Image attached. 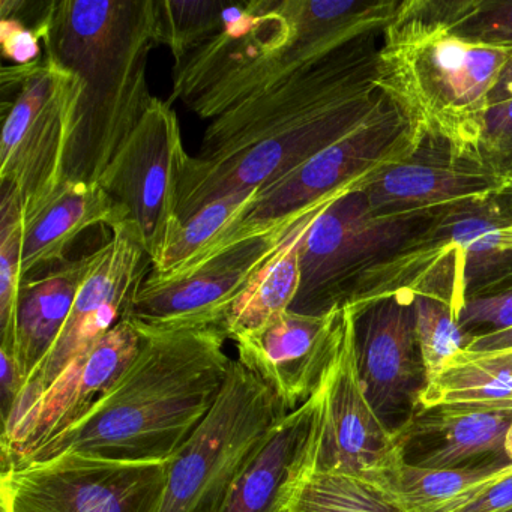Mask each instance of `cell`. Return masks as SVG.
<instances>
[{"label":"cell","mask_w":512,"mask_h":512,"mask_svg":"<svg viewBox=\"0 0 512 512\" xmlns=\"http://www.w3.org/2000/svg\"><path fill=\"white\" fill-rule=\"evenodd\" d=\"M374 35L212 119L182 178L181 224L220 197L284 178L358 125L383 97Z\"/></svg>","instance_id":"cell-1"},{"label":"cell","mask_w":512,"mask_h":512,"mask_svg":"<svg viewBox=\"0 0 512 512\" xmlns=\"http://www.w3.org/2000/svg\"><path fill=\"white\" fill-rule=\"evenodd\" d=\"M140 335L139 355L94 409L14 467L58 457L167 463L178 454L226 382L227 337L220 328Z\"/></svg>","instance_id":"cell-2"},{"label":"cell","mask_w":512,"mask_h":512,"mask_svg":"<svg viewBox=\"0 0 512 512\" xmlns=\"http://www.w3.org/2000/svg\"><path fill=\"white\" fill-rule=\"evenodd\" d=\"M398 2L250 0L229 4L214 38L173 67L169 104L212 121L344 47L383 31Z\"/></svg>","instance_id":"cell-3"},{"label":"cell","mask_w":512,"mask_h":512,"mask_svg":"<svg viewBox=\"0 0 512 512\" xmlns=\"http://www.w3.org/2000/svg\"><path fill=\"white\" fill-rule=\"evenodd\" d=\"M35 29L44 55L82 85L65 181L97 184L154 100L148 61L160 44L157 0H53Z\"/></svg>","instance_id":"cell-4"},{"label":"cell","mask_w":512,"mask_h":512,"mask_svg":"<svg viewBox=\"0 0 512 512\" xmlns=\"http://www.w3.org/2000/svg\"><path fill=\"white\" fill-rule=\"evenodd\" d=\"M511 59L512 47L460 37L449 2H403L382 31L374 85L419 143L482 161L494 91Z\"/></svg>","instance_id":"cell-5"},{"label":"cell","mask_w":512,"mask_h":512,"mask_svg":"<svg viewBox=\"0 0 512 512\" xmlns=\"http://www.w3.org/2000/svg\"><path fill=\"white\" fill-rule=\"evenodd\" d=\"M512 272V215L497 199L431 218L400 247L365 269L344 305L361 314L385 301L430 298L460 320L469 299Z\"/></svg>","instance_id":"cell-6"},{"label":"cell","mask_w":512,"mask_h":512,"mask_svg":"<svg viewBox=\"0 0 512 512\" xmlns=\"http://www.w3.org/2000/svg\"><path fill=\"white\" fill-rule=\"evenodd\" d=\"M0 184L19 193L23 217L46 203L65 182V158L82 85L73 71L44 58L2 68Z\"/></svg>","instance_id":"cell-7"},{"label":"cell","mask_w":512,"mask_h":512,"mask_svg":"<svg viewBox=\"0 0 512 512\" xmlns=\"http://www.w3.org/2000/svg\"><path fill=\"white\" fill-rule=\"evenodd\" d=\"M287 413L269 386L232 359L214 406L167 464L160 512H214L257 446Z\"/></svg>","instance_id":"cell-8"},{"label":"cell","mask_w":512,"mask_h":512,"mask_svg":"<svg viewBox=\"0 0 512 512\" xmlns=\"http://www.w3.org/2000/svg\"><path fill=\"white\" fill-rule=\"evenodd\" d=\"M368 179L347 185L310 208L269 224H242L241 236L224 250L166 283L145 281L124 319L140 334L220 328L253 275L274 256L287 236L317 209L350 191L362 190Z\"/></svg>","instance_id":"cell-9"},{"label":"cell","mask_w":512,"mask_h":512,"mask_svg":"<svg viewBox=\"0 0 512 512\" xmlns=\"http://www.w3.org/2000/svg\"><path fill=\"white\" fill-rule=\"evenodd\" d=\"M190 155L172 104L155 98L98 184L124 209L152 265L178 232L179 190Z\"/></svg>","instance_id":"cell-10"},{"label":"cell","mask_w":512,"mask_h":512,"mask_svg":"<svg viewBox=\"0 0 512 512\" xmlns=\"http://www.w3.org/2000/svg\"><path fill=\"white\" fill-rule=\"evenodd\" d=\"M362 190L335 200L305 232L299 248L301 280L290 311L319 316L343 305L365 269L427 223L374 214Z\"/></svg>","instance_id":"cell-11"},{"label":"cell","mask_w":512,"mask_h":512,"mask_svg":"<svg viewBox=\"0 0 512 512\" xmlns=\"http://www.w3.org/2000/svg\"><path fill=\"white\" fill-rule=\"evenodd\" d=\"M167 464L58 457L2 470V512H160Z\"/></svg>","instance_id":"cell-12"},{"label":"cell","mask_w":512,"mask_h":512,"mask_svg":"<svg viewBox=\"0 0 512 512\" xmlns=\"http://www.w3.org/2000/svg\"><path fill=\"white\" fill-rule=\"evenodd\" d=\"M421 145L400 112L382 97L337 142L284 178L260 188L244 224L275 223L299 214L329 194L407 160Z\"/></svg>","instance_id":"cell-13"},{"label":"cell","mask_w":512,"mask_h":512,"mask_svg":"<svg viewBox=\"0 0 512 512\" xmlns=\"http://www.w3.org/2000/svg\"><path fill=\"white\" fill-rule=\"evenodd\" d=\"M152 269V260L124 221L91 253V266L55 346L28 382L46 391L62 371L124 320Z\"/></svg>","instance_id":"cell-14"},{"label":"cell","mask_w":512,"mask_h":512,"mask_svg":"<svg viewBox=\"0 0 512 512\" xmlns=\"http://www.w3.org/2000/svg\"><path fill=\"white\" fill-rule=\"evenodd\" d=\"M359 380L376 415L397 436L421 410L428 380L412 302L385 299L355 314Z\"/></svg>","instance_id":"cell-15"},{"label":"cell","mask_w":512,"mask_h":512,"mask_svg":"<svg viewBox=\"0 0 512 512\" xmlns=\"http://www.w3.org/2000/svg\"><path fill=\"white\" fill-rule=\"evenodd\" d=\"M398 457L397 436L380 421L359 380L355 314L347 307L343 343L323 383L314 473H337L373 481Z\"/></svg>","instance_id":"cell-16"},{"label":"cell","mask_w":512,"mask_h":512,"mask_svg":"<svg viewBox=\"0 0 512 512\" xmlns=\"http://www.w3.org/2000/svg\"><path fill=\"white\" fill-rule=\"evenodd\" d=\"M346 322L344 304L319 316L286 311L235 341L238 361L292 412L322 388L340 352Z\"/></svg>","instance_id":"cell-17"},{"label":"cell","mask_w":512,"mask_h":512,"mask_svg":"<svg viewBox=\"0 0 512 512\" xmlns=\"http://www.w3.org/2000/svg\"><path fill=\"white\" fill-rule=\"evenodd\" d=\"M362 191L374 214L428 221L458 206L499 199L511 191V178L482 161L455 157L443 146L424 143Z\"/></svg>","instance_id":"cell-18"},{"label":"cell","mask_w":512,"mask_h":512,"mask_svg":"<svg viewBox=\"0 0 512 512\" xmlns=\"http://www.w3.org/2000/svg\"><path fill=\"white\" fill-rule=\"evenodd\" d=\"M142 343L140 332L124 319L97 346L71 362L16 433L2 440V470L17 466L35 449L82 421L130 367Z\"/></svg>","instance_id":"cell-19"},{"label":"cell","mask_w":512,"mask_h":512,"mask_svg":"<svg viewBox=\"0 0 512 512\" xmlns=\"http://www.w3.org/2000/svg\"><path fill=\"white\" fill-rule=\"evenodd\" d=\"M322 409L323 386L266 434L214 512H287L314 473Z\"/></svg>","instance_id":"cell-20"},{"label":"cell","mask_w":512,"mask_h":512,"mask_svg":"<svg viewBox=\"0 0 512 512\" xmlns=\"http://www.w3.org/2000/svg\"><path fill=\"white\" fill-rule=\"evenodd\" d=\"M512 410L475 407L421 409L397 434L404 463L424 469L509 464L505 443Z\"/></svg>","instance_id":"cell-21"},{"label":"cell","mask_w":512,"mask_h":512,"mask_svg":"<svg viewBox=\"0 0 512 512\" xmlns=\"http://www.w3.org/2000/svg\"><path fill=\"white\" fill-rule=\"evenodd\" d=\"M23 227V280L32 272L67 259L68 250L92 227L127 221L124 209L100 184L65 181Z\"/></svg>","instance_id":"cell-22"},{"label":"cell","mask_w":512,"mask_h":512,"mask_svg":"<svg viewBox=\"0 0 512 512\" xmlns=\"http://www.w3.org/2000/svg\"><path fill=\"white\" fill-rule=\"evenodd\" d=\"M91 254L61 260L23 280L16 325V358L26 379L43 364L73 310Z\"/></svg>","instance_id":"cell-23"},{"label":"cell","mask_w":512,"mask_h":512,"mask_svg":"<svg viewBox=\"0 0 512 512\" xmlns=\"http://www.w3.org/2000/svg\"><path fill=\"white\" fill-rule=\"evenodd\" d=\"M334 202L322 206L302 220L274 256L248 281L224 320L223 332L227 338L236 341L247 337L292 308L301 280L299 248L302 238L317 215Z\"/></svg>","instance_id":"cell-24"},{"label":"cell","mask_w":512,"mask_h":512,"mask_svg":"<svg viewBox=\"0 0 512 512\" xmlns=\"http://www.w3.org/2000/svg\"><path fill=\"white\" fill-rule=\"evenodd\" d=\"M260 188L238 191L208 203L179 226L146 281L166 283L202 265L241 236L242 224L256 205Z\"/></svg>","instance_id":"cell-25"},{"label":"cell","mask_w":512,"mask_h":512,"mask_svg":"<svg viewBox=\"0 0 512 512\" xmlns=\"http://www.w3.org/2000/svg\"><path fill=\"white\" fill-rule=\"evenodd\" d=\"M512 475V463L466 469H424L400 457L371 482L385 488L406 512H451L473 494Z\"/></svg>","instance_id":"cell-26"},{"label":"cell","mask_w":512,"mask_h":512,"mask_svg":"<svg viewBox=\"0 0 512 512\" xmlns=\"http://www.w3.org/2000/svg\"><path fill=\"white\" fill-rule=\"evenodd\" d=\"M442 406L512 410V349L452 356L421 395V409Z\"/></svg>","instance_id":"cell-27"},{"label":"cell","mask_w":512,"mask_h":512,"mask_svg":"<svg viewBox=\"0 0 512 512\" xmlns=\"http://www.w3.org/2000/svg\"><path fill=\"white\" fill-rule=\"evenodd\" d=\"M0 350L16 355L17 310L23 286V205L19 193L0 184Z\"/></svg>","instance_id":"cell-28"},{"label":"cell","mask_w":512,"mask_h":512,"mask_svg":"<svg viewBox=\"0 0 512 512\" xmlns=\"http://www.w3.org/2000/svg\"><path fill=\"white\" fill-rule=\"evenodd\" d=\"M287 512H406L376 482L337 473H313Z\"/></svg>","instance_id":"cell-29"},{"label":"cell","mask_w":512,"mask_h":512,"mask_svg":"<svg viewBox=\"0 0 512 512\" xmlns=\"http://www.w3.org/2000/svg\"><path fill=\"white\" fill-rule=\"evenodd\" d=\"M224 0L157 2L160 44L169 47L175 64L208 43L223 28Z\"/></svg>","instance_id":"cell-30"},{"label":"cell","mask_w":512,"mask_h":512,"mask_svg":"<svg viewBox=\"0 0 512 512\" xmlns=\"http://www.w3.org/2000/svg\"><path fill=\"white\" fill-rule=\"evenodd\" d=\"M413 305L419 350L427 380L431 382L452 356L469 347L475 335L460 325L451 308L436 299L416 298Z\"/></svg>","instance_id":"cell-31"},{"label":"cell","mask_w":512,"mask_h":512,"mask_svg":"<svg viewBox=\"0 0 512 512\" xmlns=\"http://www.w3.org/2000/svg\"><path fill=\"white\" fill-rule=\"evenodd\" d=\"M449 20L466 40L512 47V2H449Z\"/></svg>","instance_id":"cell-32"},{"label":"cell","mask_w":512,"mask_h":512,"mask_svg":"<svg viewBox=\"0 0 512 512\" xmlns=\"http://www.w3.org/2000/svg\"><path fill=\"white\" fill-rule=\"evenodd\" d=\"M481 160L494 172L512 178V98L496 101L491 106Z\"/></svg>","instance_id":"cell-33"},{"label":"cell","mask_w":512,"mask_h":512,"mask_svg":"<svg viewBox=\"0 0 512 512\" xmlns=\"http://www.w3.org/2000/svg\"><path fill=\"white\" fill-rule=\"evenodd\" d=\"M460 325L473 334V328L488 326L490 331H502L512 326V287L503 292L479 295L467 301L460 314ZM475 335V334H473Z\"/></svg>","instance_id":"cell-34"},{"label":"cell","mask_w":512,"mask_h":512,"mask_svg":"<svg viewBox=\"0 0 512 512\" xmlns=\"http://www.w3.org/2000/svg\"><path fill=\"white\" fill-rule=\"evenodd\" d=\"M0 44L5 61L26 67L44 58V46L37 29L14 17H0Z\"/></svg>","instance_id":"cell-35"},{"label":"cell","mask_w":512,"mask_h":512,"mask_svg":"<svg viewBox=\"0 0 512 512\" xmlns=\"http://www.w3.org/2000/svg\"><path fill=\"white\" fill-rule=\"evenodd\" d=\"M0 407H2V421L8 418L17 398L25 389L28 379L20 365L19 359L13 353L0 350Z\"/></svg>","instance_id":"cell-36"},{"label":"cell","mask_w":512,"mask_h":512,"mask_svg":"<svg viewBox=\"0 0 512 512\" xmlns=\"http://www.w3.org/2000/svg\"><path fill=\"white\" fill-rule=\"evenodd\" d=\"M451 512H512V475L473 494Z\"/></svg>","instance_id":"cell-37"},{"label":"cell","mask_w":512,"mask_h":512,"mask_svg":"<svg viewBox=\"0 0 512 512\" xmlns=\"http://www.w3.org/2000/svg\"><path fill=\"white\" fill-rule=\"evenodd\" d=\"M512 349V326L502 331L481 332L475 334L467 350L473 352H499Z\"/></svg>","instance_id":"cell-38"},{"label":"cell","mask_w":512,"mask_h":512,"mask_svg":"<svg viewBox=\"0 0 512 512\" xmlns=\"http://www.w3.org/2000/svg\"><path fill=\"white\" fill-rule=\"evenodd\" d=\"M508 98H512V59L506 65L505 70H503L502 76H500L496 91H494L493 103L500 100H508Z\"/></svg>","instance_id":"cell-39"},{"label":"cell","mask_w":512,"mask_h":512,"mask_svg":"<svg viewBox=\"0 0 512 512\" xmlns=\"http://www.w3.org/2000/svg\"><path fill=\"white\" fill-rule=\"evenodd\" d=\"M505 449L506 455H508L509 461L512 463V425L509 428L508 436H506Z\"/></svg>","instance_id":"cell-40"},{"label":"cell","mask_w":512,"mask_h":512,"mask_svg":"<svg viewBox=\"0 0 512 512\" xmlns=\"http://www.w3.org/2000/svg\"><path fill=\"white\" fill-rule=\"evenodd\" d=\"M511 190H512V184H511Z\"/></svg>","instance_id":"cell-41"}]
</instances>
